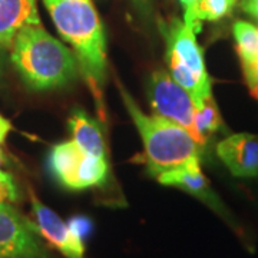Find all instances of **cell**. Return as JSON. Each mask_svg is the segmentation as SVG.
<instances>
[{
	"mask_svg": "<svg viewBox=\"0 0 258 258\" xmlns=\"http://www.w3.org/2000/svg\"><path fill=\"white\" fill-rule=\"evenodd\" d=\"M60 36L74 47L78 64L101 101L106 74V40L92 0H43Z\"/></svg>",
	"mask_w": 258,
	"mask_h": 258,
	"instance_id": "obj_1",
	"label": "cell"
},
{
	"mask_svg": "<svg viewBox=\"0 0 258 258\" xmlns=\"http://www.w3.org/2000/svg\"><path fill=\"white\" fill-rule=\"evenodd\" d=\"M10 60L35 91L63 86L78 74V60L60 40L39 25H26L19 30L10 46Z\"/></svg>",
	"mask_w": 258,
	"mask_h": 258,
	"instance_id": "obj_2",
	"label": "cell"
},
{
	"mask_svg": "<svg viewBox=\"0 0 258 258\" xmlns=\"http://www.w3.org/2000/svg\"><path fill=\"white\" fill-rule=\"evenodd\" d=\"M119 92L142 138L148 169L152 175L158 176L166 171L200 161V145L186 129L155 113H144L135 99L120 85Z\"/></svg>",
	"mask_w": 258,
	"mask_h": 258,
	"instance_id": "obj_3",
	"label": "cell"
},
{
	"mask_svg": "<svg viewBox=\"0 0 258 258\" xmlns=\"http://www.w3.org/2000/svg\"><path fill=\"white\" fill-rule=\"evenodd\" d=\"M148 96L155 115L181 125L197 141L195 103L191 95L172 79L169 72L157 71L152 74L148 83Z\"/></svg>",
	"mask_w": 258,
	"mask_h": 258,
	"instance_id": "obj_4",
	"label": "cell"
},
{
	"mask_svg": "<svg viewBox=\"0 0 258 258\" xmlns=\"http://www.w3.org/2000/svg\"><path fill=\"white\" fill-rule=\"evenodd\" d=\"M0 258H47L36 224L9 203L0 205Z\"/></svg>",
	"mask_w": 258,
	"mask_h": 258,
	"instance_id": "obj_5",
	"label": "cell"
},
{
	"mask_svg": "<svg viewBox=\"0 0 258 258\" xmlns=\"http://www.w3.org/2000/svg\"><path fill=\"white\" fill-rule=\"evenodd\" d=\"M30 203L39 234H42V237H45L66 258H85L82 237L71 227V224H66L53 210L46 207L33 191H30Z\"/></svg>",
	"mask_w": 258,
	"mask_h": 258,
	"instance_id": "obj_6",
	"label": "cell"
},
{
	"mask_svg": "<svg viewBox=\"0 0 258 258\" xmlns=\"http://www.w3.org/2000/svg\"><path fill=\"white\" fill-rule=\"evenodd\" d=\"M195 35L197 33L192 29L181 20H174L172 23H169L165 32V40L168 45L166 56L181 62L201 81L211 83L204 62L203 49L198 45Z\"/></svg>",
	"mask_w": 258,
	"mask_h": 258,
	"instance_id": "obj_7",
	"label": "cell"
},
{
	"mask_svg": "<svg viewBox=\"0 0 258 258\" xmlns=\"http://www.w3.org/2000/svg\"><path fill=\"white\" fill-rule=\"evenodd\" d=\"M220 157L232 175L254 178L258 175V137L251 134H234L217 145Z\"/></svg>",
	"mask_w": 258,
	"mask_h": 258,
	"instance_id": "obj_8",
	"label": "cell"
},
{
	"mask_svg": "<svg viewBox=\"0 0 258 258\" xmlns=\"http://www.w3.org/2000/svg\"><path fill=\"white\" fill-rule=\"evenodd\" d=\"M39 23L36 0H0V49H10L23 26Z\"/></svg>",
	"mask_w": 258,
	"mask_h": 258,
	"instance_id": "obj_9",
	"label": "cell"
},
{
	"mask_svg": "<svg viewBox=\"0 0 258 258\" xmlns=\"http://www.w3.org/2000/svg\"><path fill=\"white\" fill-rule=\"evenodd\" d=\"M157 178L161 184L181 188L191 195L198 197L200 200H203L204 203L210 204L214 208L218 207V201H217L215 195L212 194L210 184H208L207 178L204 176L203 171H201L200 161L189 162L184 166L162 172Z\"/></svg>",
	"mask_w": 258,
	"mask_h": 258,
	"instance_id": "obj_10",
	"label": "cell"
},
{
	"mask_svg": "<svg viewBox=\"0 0 258 258\" xmlns=\"http://www.w3.org/2000/svg\"><path fill=\"white\" fill-rule=\"evenodd\" d=\"M69 129L72 134V141L81 148L83 154L105 158V142L102 131L96 120H93L88 113L81 109L74 111L69 119Z\"/></svg>",
	"mask_w": 258,
	"mask_h": 258,
	"instance_id": "obj_11",
	"label": "cell"
},
{
	"mask_svg": "<svg viewBox=\"0 0 258 258\" xmlns=\"http://www.w3.org/2000/svg\"><path fill=\"white\" fill-rule=\"evenodd\" d=\"M83 152L74 141L57 144L50 152V168L55 176L66 188L72 189L76 169L81 164Z\"/></svg>",
	"mask_w": 258,
	"mask_h": 258,
	"instance_id": "obj_12",
	"label": "cell"
},
{
	"mask_svg": "<svg viewBox=\"0 0 258 258\" xmlns=\"http://www.w3.org/2000/svg\"><path fill=\"white\" fill-rule=\"evenodd\" d=\"M108 174L106 158L92 157L83 154L81 164L75 174L72 189H85L102 184Z\"/></svg>",
	"mask_w": 258,
	"mask_h": 258,
	"instance_id": "obj_13",
	"label": "cell"
},
{
	"mask_svg": "<svg viewBox=\"0 0 258 258\" xmlns=\"http://www.w3.org/2000/svg\"><path fill=\"white\" fill-rule=\"evenodd\" d=\"M237 53L240 56L241 64L254 63L258 60V26L238 20L232 28Z\"/></svg>",
	"mask_w": 258,
	"mask_h": 258,
	"instance_id": "obj_14",
	"label": "cell"
},
{
	"mask_svg": "<svg viewBox=\"0 0 258 258\" xmlns=\"http://www.w3.org/2000/svg\"><path fill=\"white\" fill-rule=\"evenodd\" d=\"M221 125L222 120L217 103L214 98L210 96L204 102L203 106L195 109V134L198 145H205L208 138L221 128Z\"/></svg>",
	"mask_w": 258,
	"mask_h": 258,
	"instance_id": "obj_15",
	"label": "cell"
},
{
	"mask_svg": "<svg viewBox=\"0 0 258 258\" xmlns=\"http://www.w3.org/2000/svg\"><path fill=\"white\" fill-rule=\"evenodd\" d=\"M238 0H198L195 15L200 22H217L228 16Z\"/></svg>",
	"mask_w": 258,
	"mask_h": 258,
	"instance_id": "obj_16",
	"label": "cell"
},
{
	"mask_svg": "<svg viewBox=\"0 0 258 258\" xmlns=\"http://www.w3.org/2000/svg\"><path fill=\"white\" fill-rule=\"evenodd\" d=\"M179 2H181L182 9H184V23L186 26H189V28L192 29L195 33H200L201 32V26H203V22H200L197 19V15H195L198 0H179Z\"/></svg>",
	"mask_w": 258,
	"mask_h": 258,
	"instance_id": "obj_17",
	"label": "cell"
},
{
	"mask_svg": "<svg viewBox=\"0 0 258 258\" xmlns=\"http://www.w3.org/2000/svg\"><path fill=\"white\" fill-rule=\"evenodd\" d=\"M242 71H244V78H245L249 93L255 99H258V60L254 63L242 64Z\"/></svg>",
	"mask_w": 258,
	"mask_h": 258,
	"instance_id": "obj_18",
	"label": "cell"
},
{
	"mask_svg": "<svg viewBox=\"0 0 258 258\" xmlns=\"http://www.w3.org/2000/svg\"><path fill=\"white\" fill-rule=\"evenodd\" d=\"M16 200V186L10 175L5 174L0 178V205Z\"/></svg>",
	"mask_w": 258,
	"mask_h": 258,
	"instance_id": "obj_19",
	"label": "cell"
},
{
	"mask_svg": "<svg viewBox=\"0 0 258 258\" xmlns=\"http://www.w3.org/2000/svg\"><path fill=\"white\" fill-rule=\"evenodd\" d=\"M241 8L258 20V0H241Z\"/></svg>",
	"mask_w": 258,
	"mask_h": 258,
	"instance_id": "obj_20",
	"label": "cell"
},
{
	"mask_svg": "<svg viewBox=\"0 0 258 258\" xmlns=\"http://www.w3.org/2000/svg\"><path fill=\"white\" fill-rule=\"evenodd\" d=\"M10 129H12V126H10L9 120L0 115V138L3 139V141L6 139L8 134L10 132Z\"/></svg>",
	"mask_w": 258,
	"mask_h": 258,
	"instance_id": "obj_21",
	"label": "cell"
},
{
	"mask_svg": "<svg viewBox=\"0 0 258 258\" xmlns=\"http://www.w3.org/2000/svg\"><path fill=\"white\" fill-rule=\"evenodd\" d=\"M3 49H0V72H2V68H3Z\"/></svg>",
	"mask_w": 258,
	"mask_h": 258,
	"instance_id": "obj_22",
	"label": "cell"
},
{
	"mask_svg": "<svg viewBox=\"0 0 258 258\" xmlns=\"http://www.w3.org/2000/svg\"><path fill=\"white\" fill-rule=\"evenodd\" d=\"M2 142H3V139L0 138V144H2ZM0 162H2V149H0Z\"/></svg>",
	"mask_w": 258,
	"mask_h": 258,
	"instance_id": "obj_23",
	"label": "cell"
},
{
	"mask_svg": "<svg viewBox=\"0 0 258 258\" xmlns=\"http://www.w3.org/2000/svg\"><path fill=\"white\" fill-rule=\"evenodd\" d=\"M5 174H6V172H3V171H0V178H2V176L5 175Z\"/></svg>",
	"mask_w": 258,
	"mask_h": 258,
	"instance_id": "obj_24",
	"label": "cell"
}]
</instances>
